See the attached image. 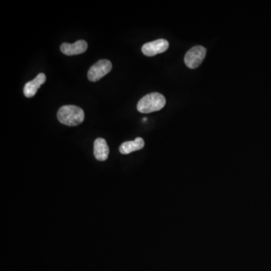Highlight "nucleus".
Returning a JSON list of instances; mask_svg holds the SVG:
<instances>
[{
    "instance_id": "nucleus-2",
    "label": "nucleus",
    "mask_w": 271,
    "mask_h": 271,
    "mask_svg": "<svg viewBox=\"0 0 271 271\" xmlns=\"http://www.w3.org/2000/svg\"><path fill=\"white\" fill-rule=\"evenodd\" d=\"M166 105L165 96L159 93H151L143 96L137 104V110L147 114L162 109Z\"/></svg>"
},
{
    "instance_id": "nucleus-7",
    "label": "nucleus",
    "mask_w": 271,
    "mask_h": 271,
    "mask_svg": "<svg viewBox=\"0 0 271 271\" xmlns=\"http://www.w3.org/2000/svg\"><path fill=\"white\" fill-rule=\"evenodd\" d=\"M46 81V76L44 73H39L36 79L30 81L29 83L25 85L23 88V93L24 96L27 98L33 97L36 95L38 89L41 87L42 85H43Z\"/></svg>"
},
{
    "instance_id": "nucleus-5",
    "label": "nucleus",
    "mask_w": 271,
    "mask_h": 271,
    "mask_svg": "<svg viewBox=\"0 0 271 271\" xmlns=\"http://www.w3.org/2000/svg\"><path fill=\"white\" fill-rule=\"evenodd\" d=\"M169 48V42L166 39H158L148 42L142 47L143 54L148 57H153L158 54L165 52Z\"/></svg>"
},
{
    "instance_id": "nucleus-1",
    "label": "nucleus",
    "mask_w": 271,
    "mask_h": 271,
    "mask_svg": "<svg viewBox=\"0 0 271 271\" xmlns=\"http://www.w3.org/2000/svg\"><path fill=\"white\" fill-rule=\"evenodd\" d=\"M58 118L61 124L73 127L84 121L85 112L83 108L76 105H63L58 110Z\"/></svg>"
},
{
    "instance_id": "nucleus-4",
    "label": "nucleus",
    "mask_w": 271,
    "mask_h": 271,
    "mask_svg": "<svg viewBox=\"0 0 271 271\" xmlns=\"http://www.w3.org/2000/svg\"><path fill=\"white\" fill-rule=\"evenodd\" d=\"M112 69V64L110 61L108 60H100L90 67L88 73V78L90 82L95 83L108 73H110Z\"/></svg>"
},
{
    "instance_id": "nucleus-8",
    "label": "nucleus",
    "mask_w": 271,
    "mask_h": 271,
    "mask_svg": "<svg viewBox=\"0 0 271 271\" xmlns=\"http://www.w3.org/2000/svg\"><path fill=\"white\" fill-rule=\"evenodd\" d=\"M93 154L97 161H104L107 160L109 154V148L106 141L102 138H97L93 144Z\"/></svg>"
},
{
    "instance_id": "nucleus-9",
    "label": "nucleus",
    "mask_w": 271,
    "mask_h": 271,
    "mask_svg": "<svg viewBox=\"0 0 271 271\" xmlns=\"http://www.w3.org/2000/svg\"><path fill=\"white\" fill-rule=\"evenodd\" d=\"M145 146V142L141 137H137L133 141L124 142L119 148L120 152L123 155H128L131 152L141 150Z\"/></svg>"
},
{
    "instance_id": "nucleus-3",
    "label": "nucleus",
    "mask_w": 271,
    "mask_h": 271,
    "mask_svg": "<svg viewBox=\"0 0 271 271\" xmlns=\"http://www.w3.org/2000/svg\"><path fill=\"white\" fill-rule=\"evenodd\" d=\"M206 49L204 47L197 45L186 53L184 58V64L188 68L196 69L203 62L206 57Z\"/></svg>"
},
{
    "instance_id": "nucleus-6",
    "label": "nucleus",
    "mask_w": 271,
    "mask_h": 271,
    "mask_svg": "<svg viewBox=\"0 0 271 271\" xmlns=\"http://www.w3.org/2000/svg\"><path fill=\"white\" fill-rule=\"evenodd\" d=\"M87 49L88 43L85 40H79L73 44L63 43L61 45V52L68 56L83 54Z\"/></svg>"
}]
</instances>
